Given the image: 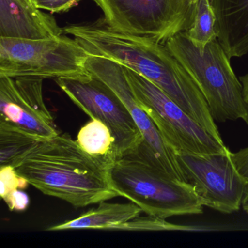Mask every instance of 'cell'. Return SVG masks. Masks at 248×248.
<instances>
[{
    "instance_id": "1",
    "label": "cell",
    "mask_w": 248,
    "mask_h": 248,
    "mask_svg": "<svg viewBox=\"0 0 248 248\" xmlns=\"http://www.w3.org/2000/svg\"><path fill=\"white\" fill-rule=\"evenodd\" d=\"M63 30L90 54L111 59L149 79L209 133L217 134L218 127L200 88L165 44L152 37L117 32L101 21Z\"/></svg>"
},
{
    "instance_id": "2",
    "label": "cell",
    "mask_w": 248,
    "mask_h": 248,
    "mask_svg": "<svg viewBox=\"0 0 248 248\" xmlns=\"http://www.w3.org/2000/svg\"><path fill=\"white\" fill-rule=\"evenodd\" d=\"M46 195L83 207L118 197L110 170L68 135L44 138L14 165Z\"/></svg>"
},
{
    "instance_id": "3",
    "label": "cell",
    "mask_w": 248,
    "mask_h": 248,
    "mask_svg": "<svg viewBox=\"0 0 248 248\" xmlns=\"http://www.w3.org/2000/svg\"><path fill=\"white\" fill-rule=\"evenodd\" d=\"M119 196L137 204L148 216L167 219L200 215L204 206L194 187L136 152L120 158L110 170Z\"/></svg>"
},
{
    "instance_id": "4",
    "label": "cell",
    "mask_w": 248,
    "mask_h": 248,
    "mask_svg": "<svg viewBox=\"0 0 248 248\" xmlns=\"http://www.w3.org/2000/svg\"><path fill=\"white\" fill-rule=\"evenodd\" d=\"M165 46L200 88L215 121L241 120L248 124V104L242 95V84L217 40L209 43L202 53L184 31Z\"/></svg>"
},
{
    "instance_id": "5",
    "label": "cell",
    "mask_w": 248,
    "mask_h": 248,
    "mask_svg": "<svg viewBox=\"0 0 248 248\" xmlns=\"http://www.w3.org/2000/svg\"><path fill=\"white\" fill-rule=\"evenodd\" d=\"M88 56L76 39L66 36L46 40L0 37V78L87 76Z\"/></svg>"
},
{
    "instance_id": "6",
    "label": "cell",
    "mask_w": 248,
    "mask_h": 248,
    "mask_svg": "<svg viewBox=\"0 0 248 248\" xmlns=\"http://www.w3.org/2000/svg\"><path fill=\"white\" fill-rule=\"evenodd\" d=\"M123 67L139 105L152 119L165 143L175 154L202 155L229 149L160 88L134 71Z\"/></svg>"
},
{
    "instance_id": "7",
    "label": "cell",
    "mask_w": 248,
    "mask_h": 248,
    "mask_svg": "<svg viewBox=\"0 0 248 248\" xmlns=\"http://www.w3.org/2000/svg\"><path fill=\"white\" fill-rule=\"evenodd\" d=\"M104 14L101 22L123 34L152 37L165 44L187 31L195 5L188 0H93Z\"/></svg>"
},
{
    "instance_id": "8",
    "label": "cell",
    "mask_w": 248,
    "mask_h": 248,
    "mask_svg": "<svg viewBox=\"0 0 248 248\" xmlns=\"http://www.w3.org/2000/svg\"><path fill=\"white\" fill-rule=\"evenodd\" d=\"M185 176L202 202L224 214L242 208L248 181L239 173L229 149L211 154H176Z\"/></svg>"
},
{
    "instance_id": "9",
    "label": "cell",
    "mask_w": 248,
    "mask_h": 248,
    "mask_svg": "<svg viewBox=\"0 0 248 248\" xmlns=\"http://www.w3.org/2000/svg\"><path fill=\"white\" fill-rule=\"evenodd\" d=\"M61 89L91 119L104 123L116 140L119 159L135 152L143 135L130 111L103 81L89 74L79 78L55 79Z\"/></svg>"
},
{
    "instance_id": "10",
    "label": "cell",
    "mask_w": 248,
    "mask_h": 248,
    "mask_svg": "<svg viewBox=\"0 0 248 248\" xmlns=\"http://www.w3.org/2000/svg\"><path fill=\"white\" fill-rule=\"evenodd\" d=\"M85 66L91 75L107 84L118 95L140 129L143 142L133 152L155 162L174 178L186 181L176 154L167 145L152 119L139 105L123 66L111 59L89 54Z\"/></svg>"
},
{
    "instance_id": "11",
    "label": "cell",
    "mask_w": 248,
    "mask_h": 248,
    "mask_svg": "<svg viewBox=\"0 0 248 248\" xmlns=\"http://www.w3.org/2000/svg\"><path fill=\"white\" fill-rule=\"evenodd\" d=\"M43 80L0 78V120L43 138L58 136L53 116L43 98Z\"/></svg>"
},
{
    "instance_id": "12",
    "label": "cell",
    "mask_w": 248,
    "mask_h": 248,
    "mask_svg": "<svg viewBox=\"0 0 248 248\" xmlns=\"http://www.w3.org/2000/svg\"><path fill=\"white\" fill-rule=\"evenodd\" d=\"M63 32L54 17L28 0H0V37L46 40Z\"/></svg>"
},
{
    "instance_id": "13",
    "label": "cell",
    "mask_w": 248,
    "mask_h": 248,
    "mask_svg": "<svg viewBox=\"0 0 248 248\" xmlns=\"http://www.w3.org/2000/svg\"><path fill=\"white\" fill-rule=\"evenodd\" d=\"M217 41L229 59L248 53V0H210Z\"/></svg>"
},
{
    "instance_id": "14",
    "label": "cell",
    "mask_w": 248,
    "mask_h": 248,
    "mask_svg": "<svg viewBox=\"0 0 248 248\" xmlns=\"http://www.w3.org/2000/svg\"><path fill=\"white\" fill-rule=\"evenodd\" d=\"M143 210L133 202H101L96 208L85 212L77 218L47 228V231L69 229H119L124 223L140 216Z\"/></svg>"
},
{
    "instance_id": "15",
    "label": "cell",
    "mask_w": 248,
    "mask_h": 248,
    "mask_svg": "<svg viewBox=\"0 0 248 248\" xmlns=\"http://www.w3.org/2000/svg\"><path fill=\"white\" fill-rule=\"evenodd\" d=\"M90 156L111 170L119 159L115 139L108 127L99 120L92 119L79 130L76 140Z\"/></svg>"
},
{
    "instance_id": "16",
    "label": "cell",
    "mask_w": 248,
    "mask_h": 248,
    "mask_svg": "<svg viewBox=\"0 0 248 248\" xmlns=\"http://www.w3.org/2000/svg\"><path fill=\"white\" fill-rule=\"evenodd\" d=\"M44 138L0 120V166H14Z\"/></svg>"
},
{
    "instance_id": "17",
    "label": "cell",
    "mask_w": 248,
    "mask_h": 248,
    "mask_svg": "<svg viewBox=\"0 0 248 248\" xmlns=\"http://www.w3.org/2000/svg\"><path fill=\"white\" fill-rule=\"evenodd\" d=\"M216 25V16L210 0H197L194 21L185 34L202 53L209 43L217 40Z\"/></svg>"
},
{
    "instance_id": "18",
    "label": "cell",
    "mask_w": 248,
    "mask_h": 248,
    "mask_svg": "<svg viewBox=\"0 0 248 248\" xmlns=\"http://www.w3.org/2000/svg\"><path fill=\"white\" fill-rule=\"evenodd\" d=\"M0 194L4 200L16 190L25 189L30 183L25 178L18 175L14 167L5 165L0 166Z\"/></svg>"
},
{
    "instance_id": "19",
    "label": "cell",
    "mask_w": 248,
    "mask_h": 248,
    "mask_svg": "<svg viewBox=\"0 0 248 248\" xmlns=\"http://www.w3.org/2000/svg\"><path fill=\"white\" fill-rule=\"evenodd\" d=\"M81 1L82 0H33L37 8L51 14L67 12Z\"/></svg>"
},
{
    "instance_id": "20",
    "label": "cell",
    "mask_w": 248,
    "mask_h": 248,
    "mask_svg": "<svg viewBox=\"0 0 248 248\" xmlns=\"http://www.w3.org/2000/svg\"><path fill=\"white\" fill-rule=\"evenodd\" d=\"M10 210L24 211L30 204V197L21 189L16 190L4 199Z\"/></svg>"
},
{
    "instance_id": "21",
    "label": "cell",
    "mask_w": 248,
    "mask_h": 248,
    "mask_svg": "<svg viewBox=\"0 0 248 248\" xmlns=\"http://www.w3.org/2000/svg\"><path fill=\"white\" fill-rule=\"evenodd\" d=\"M232 158L239 173L248 181V146L234 153L232 152Z\"/></svg>"
},
{
    "instance_id": "22",
    "label": "cell",
    "mask_w": 248,
    "mask_h": 248,
    "mask_svg": "<svg viewBox=\"0 0 248 248\" xmlns=\"http://www.w3.org/2000/svg\"><path fill=\"white\" fill-rule=\"evenodd\" d=\"M242 87V95L245 102L248 104V74L239 78Z\"/></svg>"
},
{
    "instance_id": "23",
    "label": "cell",
    "mask_w": 248,
    "mask_h": 248,
    "mask_svg": "<svg viewBox=\"0 0 248 248\" xmlns=\"http://www.w3.org/2000/svg\"><path fill=\"white\" fill-rule=\"evenodd\" d=\"M188 1H189L190 3L193 5H195L197 2V0H188Z\"/></svg>"
},
{
    "instance_id": "24",
    "label": "cell",
    "mask_w": 248,
    "mask_h": 248,
    "mask_svg": "<svg viewBox=\"0 0 248 248\" xmlns=\"http://www.w3.org/2000/svg\"><path fill=\"white\" fill-rule=\"evenodd\" d=\"M28 1H30V2H31V3L34 4V2H33V0H28Z\"/></svg>"
}]
</instances>
